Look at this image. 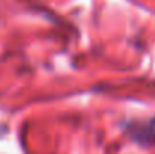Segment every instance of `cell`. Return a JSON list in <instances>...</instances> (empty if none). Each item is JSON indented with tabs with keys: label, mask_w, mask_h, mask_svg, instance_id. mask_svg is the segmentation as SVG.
I'll return each instance as SVG.
<instances>
[{
	"label": "cell",
	"mask_w": 155,
	"mask_h": 154,
	"mask_svg": "<svg viewBox=\"0 0 155 154\" xmlns=\"http://www.w3.org/2000/svg\"><path fill=\"white\" fill-rule=\"evenodd\" d=\"M137 138L140 141H145V142H149V144H155V119L137 130Z\"/></svg>",
	"instance_id": "1"
}]
</instances>
